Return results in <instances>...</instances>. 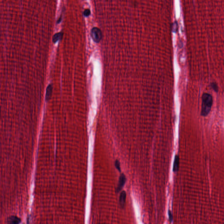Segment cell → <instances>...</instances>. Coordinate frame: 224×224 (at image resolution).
Wrapping results in <instances>:
<instances>
[{
  "instance_id": "6da1fadb",
  "label": "cell",
  "mask_w": 224,
  "mask_h": 224,
  "mask_svg": "<svg viewBox=\"0 0 224 224\" xmlns=\"http://www.w3.org/2000/svg\"><path fill=\"white\" fill-rule=\"evenodd\" d=\"M212 103L213 98L211 95L207 93H204L202 96V103L201 112V115L202 116L206 117L209 113Z\"/></svg>"
},
{
  "instance_id": "7a4b0ae2",
  "label": "cell",
  "mask_w": 224,
  "mask_h": 224,
  "mask_svg": "<svg viewBox=\"0 0 224 224\" xmlns=\"http://www.w3.org/2000/svg\"><path fill=\"white\" fill-rule=\"evenodd\" d=\"M90 34L93 40L97 43L100 41L103 37V33L101 30L99 28L95 27L92 29Z\"/></svg>"
},
{
  "instance_id": "3957f363",
  "label": "cell",
  "mask_w": 224,
  "mask_h": 224,
  "mask_svg": "<svg viewBox=\"0 0 224 224\" xmlns=\"http://www.w3.org/2000/svg\"><path fill=\"white\" fill-rule=\"evenodd\" d=\"M126 181V177L123 174H122L120 176L117 187V192H119L123 188Z\"/></svg>"
},
{
  "instance_id": "277c9868",
  "label": "cell",
  "mask_w": 224,
  "mask_h": 224,
  "mask_svg": "<svg viewBox=\"0 0 224 224\" xmlns=\"http://www.w3.org/2000/svg\"><path fill=\"white\" fill-rule=\"evenodd\" d=\"M7 221L8 224H19L21 220L17 216H11L7 219Z\"/></svg>"
},
{
  "instance_id": "5b68a950",
  "label": "cell",
  "mask_w": 224,
  "mask_h": 224,
  "mask_svg": "<svg viewBox=\"0 0 224 224\" xmlns=\"http://www.w3.org/2000/svg\"><path fill=\"white\" fill-rule=\"evenodd\" d=\"M53 91V85L52 84H50L47 89L46 94V100L49 101L51 98Z\"/></svg>"
},
{
  "instance_id": "8992f818",
  "label": "cell",
  "mask_w": 224,
  "mask_h": 224,
  "mask_svg": "<svg viewBox=\"0 0 224 224\" xmlns=\"http://www.w3.org/2000/svg\"><path fill=\"white\" fill-rule=\"evenodd\" d=\"M126 199V193L125 191H123L121 193L120 196V204L122 207H123L125 204Z\"/></svg>"
},
{
  "instance_id": "52a82bcc",
  "label": "cell",
  "mask_w": 224,
  "mask_h": 224,
  "mask_svg": "<svg viewBox=\"0 0 224 224\" xmlns=\"http://www.w3.org/2000/svg\"><path fill=\"white\" fill-rule=\"evenodd\" d=\"M179 157L178 155H176L175 158V160L174 161L173 171L176 172L178 170L179 168Z\"/></svg>"
},
{
  "instance_id": "ba28073f",
  "label": "cell",
  "mask_w": 224,
  "mask_h": 224,
  "mask_svg": "<svg viewBox=\"0 0 224 224\" xmlns=\"http://www.w3.org/2000/svg\"><path fill=\"white\" fill-rule=\"evenodd\" d=\"M63 35V33L62 32L54 34L53 37V42L54 43H56L57 41L61 39Z\"/></svg>"
},
{
  "instance_id": "9c48e42d",
  "label": "cell",
  "mask_w": 224,
  "mask_h": 224,
  "mask_svg": "<svg viewBox=\"0 0 224 224\" xmlns=\"http://www.w3.org/2000/svg\"><path fill=\"white\" fill-rule=\"evenodd\" d=\"M91 14V11L89 9H86L84 11V15L85 17H88Z\"/></svg>"
},
{
  "instance_id": "30bf717a",
  "label": "cell",
  "mask_w": 224,
  "mask_h": 224,
  "mask_svg": "<svg viewBox=\"0 0 224 224\" xmlns=\"http://www.w3.org/2000/svg\"><path fill=\"white\" fill-rule=\"evenodd\" d=\"M115 165L116 166V167L117 169L120 172H121V167H120V163L119 162V161L117 160L115 162Z\"/></svg>"
},
{
  "instance_id": "8fae6325",
  "label": "cell",
  "mask_w": 224,
  "mask_h": 224,
  "mask_svg": "<svg viewBox=\"0 0 224 224\" xmlns=\"http://www.w3.org/2000/svg\"><path fill=\"white\" fill-rule=\"evenodd\" d=\"M168 216H169V220L170 222H172V221H173V215H172V212H171V211L169 210L168 211Z\"/></svg>"
},
{
  "instance_id": "7c38bea8",
  "label": "cell",
  "mask_w": 224,
  "mask_h": 224,
  "mask_svg": "<svg viewBox=\"0 0 224 224\" xmlns=\"http://www.w3.org/2000/svg\"><path fill=\"white\" fill-rule=\"evenodd\" d=\"M212 87L213 88V89L216 92H218V86L215 83H212Z\"/></svg>"
}]
</instances>
